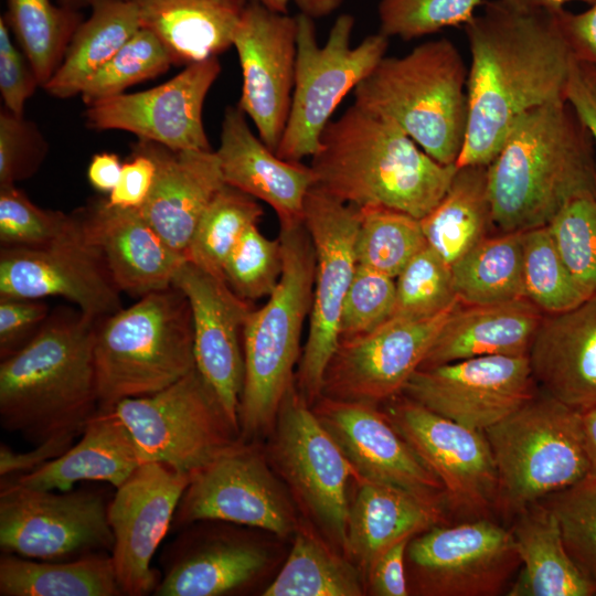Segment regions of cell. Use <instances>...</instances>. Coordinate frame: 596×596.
Listing matches in <instances>:
<instances>
[{
  "mask_svg": "<svg viewBox=\"0 0 596 596\" xmlns=\"http://www.w3.org/2000/svg\"><path fill=\"white\" fill-rule=\"evenodd\" d=\"M566 99L589 132L596 155V67L574 62Z\"/></svg>",
  "mask_w": 596,
  "mask_h": 596,
  "instance_id": "cell-59",
  "label": "cell"
},
{
  "mask_svg": "<svg viewBox=\"0 0 596 596\" xmlns=\"http://www.w3.org/2000/svg\"><path fill=\"white\" fill-rule=\"evenodd\" d=\"M190 480L191 475L167 465L143 462L116 488L107 518L114 534L110 556L124 595H153L161 574L151 562Z\"/></svg>",
  "mask_w": 596,
  "mask_h": 596,
  "instance_id": "cell-19",
  "label": "cell"
},
{
  "mask_svg": "<svg viewBox=\"0 0 596 596\" xmlns=\"http://www.w3.org/2000/svg\"><path fill=\"white\" fill-rule=\"evenodd\" d=\"M541 391L578 411L596 405V294L544 313L528 353Z\"/></svg>",
  "mask_w": 596,
  "mask_h": 596,
  "instance_id": "cell-28",
  "label": "cell"
},
{
  "mask_svg": "<svg viewBox=\"0 0 596 596\" xmlns=\"http://www.w3.org/2000/svg\"><path fill=\"white\" fill-rule=\"evenodd\" d=\"M494 227L501 233L544 226L575 196L596 194L592 138L567 99L520 116L487 166Z\"/></svg>",
  "mask_w": 596,
  "mask_h": 596,
  "instance_id": "cell-2",
  "label": "cell"
},
{
  "mask_svg": "<svg viewBox=\"0 0 596 596\" xmlns=\"http://www.w3.org/2000/svg\"><path fill=\"white\" fill-rule=\"evenodd\" d=\"M295 83L287 124L277 147L281 159L299 162L320 146L331 116L385 56L389 38L377 32L351 45L354 18L340 14L320 46L313 19L298 13Z\"/></svg>",
  "mask_w": 596,
  "mask_h": 596,
  "instance_id": "cell-9",
  "label": "cell"
},
{
  "mask_svg": "<svg viewBox=\"0 0 596 596\" xmlns=\"http://www.w3.org/2000/svg\"><path fill=\"white\" fill-rule=\"evenodd\" d=\"M74 444L72 438H53L32 450L15 451L4 443L0 444V478H15L34 471L44 464L60 457Z\"/></svg>",
  "mask_w": 596,
  "mask_h": 596,
  "instance_id": "cell-58",
  "label": "cell"
},
{
  "mask_svg": "<svg viewBox=\"0 0 596 596\" xmlns=\"http://www.w3.org/2000/svg\"><path fill=\"white\" fill-rule=\"evenodd\" d=\"M358 209V265L396 278L408 262L427 245L421 221L407 213L384 206Z\"/></svg>",
  "mask_w": 596,
  "mask_h": 596,
  "instance_id": "cell-42",
  "label": "cell"
},
{
  "mask_svg": "<svg viewBox=\"0 0 596 596\" xmlns=\"http://www.w3.org/2000/svg\"><path fill=\"white\" fill-rule=\"evenodd\" d=\"M349 502L345 556L366 576L373 562L396 542L444 524L443 507L394 486L355 478Z\"/></svg>",
  "mask_w": 596,
  "mask_h": 596,
  "instance_id": "cell-31",
  "label": "cell"
},
{
  "mask_svg": "<svg viewBox=\"0 0 596 596\" xmlns=\"http://www.w3.org/2000/svg\"><path fill=\"white\" fill-rule=\"evenodd\" d=\"M464 29L470 50L468 120L456 166H488L520 116L566 99L575 58L554 11L487 1Z\"/></svg>",
  "mask_w": 596,
  "mask_h": 596,
  "instance_id": "cell-1",
  "label": "cell"
},
{
  "mask_svg": "<svg viewBox=\"0 0 596 596\" xmlns=\"http://www.w3.org/2000/svg\"><path fill=\"white\" fill-rule=\"evenodd\" d=\"M485 435L498 473L496 511L507 517L589 476L581 411L543 392Z\"/></svg>",
  "mask_w": 596,
  "mask_h": 596,
  "instance_id": "cell-8",
  "label": "cell"
},
{
  "mask_svg": "<svg viewBox=\"0 0 596 596\" xmlns=\"http://www.w3.org/2000/svg\"><path fill=\"white\" fill-rule=\"evenodd\" d=\"M468 70L448 39L384 56L353 89L362 109L398 126L427 155L456 164L468 120Z\"/></svg>",
  "mask_w": 596,
  "mask_h": 596,
  "instance_id": "cell-6",
  "label": "cell"
},
{
  "mask_svg": "<svg viewBox=\"0 0 596 596\" xmlns=\"http://www.w3.org/2000/svg\"><path fill=\"white\" fill-rule=\"evenodd\" d=\"M266 450L299 508L345 556L348 482L355 471L296 387L286 394Z\"/></svg>",
  "mask_w": 596,
  "mask_h": 596,
  "instance_id": "cell-11",
  "label": "cell"
},
{
  "mask_svg": "<svg viewBox=\"0 0 596 596\" xmlns=\"http://www.w3.org/2000/svg\"><path fill=\"white\" fill-rule=\"evenodd\" d=\"M3 14L41 87L52 78L85 19L82 11L52 0H7Z\"/></svg>",
  "mask_w": 596,
  "mask_h": 596,
  "instance_id": "cell-40",
  "label": "cell"
},
{
  "mask_svg": "<svg viewBox=\"0 0 596 596\" xmlns=\"http://www.w3.org/2000/svg\"><path fill=\"white\" fill-rule=\"evenodd\" d=\"M156 175V164L146 152L131 147L130 159L123 163L120 178L108 194V204L124 209H140L147 200Z\"/></svg>",
  "mask_w": 596,
  "mask_h": 596,
  "instance_id": "cell-55",
  "label": "cell"
},
{
  "mask_svg": "<svg viewBox=\"0 0 596 596\" xmlns=\"http://www.w3.org/2000/svg\"><path fill=\"white\" fill-rule=\"evenodd\" d=\"M409 594L497 596L521 566L511 530L488 517L435 525L406 547Z\"/></svg>",
  "mask_w": 596,
  "mask_h": 596,
  "instance_id": "cell-14",
  "label": "cell"
},
{
  "mask_svg": "<svg viewBox=\"0 0 596 596\" xmlns=\"http://www.w3.org/2000/svg\"><path fill=\"white\" fill-rule=\"evenodd\" d=\"M215 151L225 184L268 204L280 226L304 222L309 190L316 184L310 166L281 159L251 130L238 106H227Z\"/></svg>",
  "mask_w": 596,
  "mask_h": 596,
  "instance_id": "cell-27",
  "label": "cell"
},
{
  "mask_svg": "<svg viewBox=\"0 0 596 596\" xmlns=\"http://www.w3.org/2000/svg\"><path fill=\"white\" fill-rule=\"evenodd\" d=\"M304 224L315 248L316 275L296 387L311 406L321 397L326 369L340 342L342 306L358 267L359 209L315 184L306 196Z\"/></svg>",
  "mask_w": 596,
  "mask_h": 596,
  "instance_id": "cell-12",
  "label": "cell"
},
{
  "mask_svg": "<svg viewBox=\"0 0 596 596\" xmlns=\"http://www.w3.org/2000/svg\"><path fill=\"white\" fill-rule=\"evenodd\" d=\"M96 322L77 308H56L23 349L1 360L3 429L33 446L82 435L98 412L93 359Z\"/></svg>",
  "mask_w": 596,
  "mask_h": 596,
  "instance_id": "cell-4",
  "label": "cell"
},
{
  "mask_svg": "<svg viewBox=\"0 0 596 596\" xmlns=\"http://www.w3.org/2000/svg\"><path fill=\"white\" fill-rule=\"evenodd\" d=\"M412 538L403 539L385 550L366 573L369 587L376 596L409 595L406 575V547Z\"/></svg>",
  "mask_w": 596,
  "mask_h": 596,
  "instance_id": "cell-56",
  "label": "cell"
},
{
  "mask_svg": "<svg viewBox=\"0 0 596 596\" xmlns=\"http://www.w3.org/2000/svg\"><path fill=\"white\" fill-rule=\"evenodd\" d=\"M232 46L242 71L237 106L252 119L263 142L276 152L294 91L297 19L248 1Z\"/></svg>",
  "mask_w": 596,
  "mask_h": 596,
  "instance_id": "cell-22",
  "label": "cell"
},
{
  "mask_svg": "<svg viewBox=\"0 0 596 596\" xmlns=\"http://www.w3.org/2000/svg\"><path fill=\"white\" fill-rule=\"evenodd\" d=\"M140 26L169 50L173 65L219 56L233 45L248 0H131Z\"/></svg>",
  "mask_w": 596,
  "mask_h": 596,
  "instance_id": "cell-32",
  "label": "cell"
},
{
  "mask_svg": "<svg viewBox=\"0 0 596 596\" xmlns=\"http://www.w3.org/2000/svg\"><path fill=\"white\" fill-rule=\"evenodd\" d=\"M525 298L543 313L572 309L590 296L563 262L546 225L523 232Z\"/></svg>",
  "mask_w": 596,
  "mask_h": 596,
  "instance_id": "cell-43",
  "label": "cell"
},
{
  "mask_svg": "<svg viewBox=\"0 0 596 596\" xmlns=\"http://www.w3.org/2000/svg\"><path fill=\"white\" fill-rule=\"evenodd\" d=\"M1 596H120L110 553L40 561L3 553Z\"/></svg>",
  "mask_w": 596,
  "mask_h": 596,
  "instance_id": "cell-37",
  "label": "cell"
},
{
  "mask_svg": "<svg viewBox=\"0 0 596 596\" xmlns=\"http://www.w3.org/2000/svg\"><path fill=\"white\" fill-rule=\"evenodd\" d=\"M457 302L451 265L426 245L395 278L392 317L428 318Z\"/></svg>",
  "mask_w": 596,
  "mask_h": 596,
  "instance_id": "cell-45",
  "label": "cell"
},
{
  "mask_svg": "<svg viewBox=\"0 0 596 596\" xmlns=\"http://www.w3.org/2000/svg\"><path fill=\"white\" fill-rule=\"evenodd\" d=\"M462 305H491L525 298L523 232L487 236L451 265Z\"/></svg>",
  "mask_w": 596,
  "mask_h": 596,
  "instance_id": "cell-39",
  "label": "cell"
},
{
  "mask_svg": "<svg viewBox=\"0 0 596 596\" xmlns=\"http://www.w3.org/2000/svg\"><path fill=\"white\" fill-rule=\"evenodd\" d=\"M56 1L57 3L64 7L82 11L83 9H86V8L91 9L95 4L103 1H107V0H56Z\"/></svg>",
  "mask_w": 596,
  "mask_h": 596,
  "instance_id": "cell-64",
  "label": "cell"
},
{
  "mask_svg": "<svg viewBox=\"0 0 596 596\" xmlns=\"http://www.w3.org/2000/svg\"><path fill=\"white\" fill-rule=\"evenodd\" d=\"M40 86L23 51L14 42L11 30L0 17V94L4 108L23 115L28 99Z\"/></svg>",
  "mask_w": 596,
  "mask_h": 596,
  "instance_id": "cell-53",
  "label": "cell"
},
{
  "mask_svg": "<svg viewBox=\"0 0 596 596\" xmlns=\"http://www.w3.org/2000/svg\"><path fill=\"white\" fill-rule=\"evenodd\" d=\"M316 185L356 207L384 206L418 220L445 195L456 164L427 155L392 121L353 104L320 136Z\"/></svg>",
  "mask_w": 596,
  "mask_h": 596,
  "instance_id": "cell-3",
  "label": "cell"
},
{
  "mask_svg": "<svg viewBox=\"0 0 596 596\" xmlns=\"http://www.w3.org/2000/svg\"><path fill=\"white\" fill-rule=\"evenodd\" d=\"M129 430L141 462L194 473L242 440L241 432L196 366L168 387L111 409Z\"/></svg>",
  "mask_w": 596,
  "mask_h": 596,
  "instance_id": "cell-10",
  "label": "cell"
},
{
  "mask_svg": "<svg viewBox=\"0 0 596 596\" xmlns=\"http://www.w3.org/2000/svg\"><path fill=\"white\" fill-rule=\"evenodd\" d=\"M510 528L521 572L509 596H593L596 583L570 556L555 513L543 501L513 517Z\"/></svg>",
  "mask_w": 596,
  "mask_h": 596,
  "instance_id": "cell-34",
  "label": "cell"
},
{
  "mask_svg": "<svg viewBox=\"0 0 596 596\" xmlns=\"http://www.w3.org/2000/svg\"><path fill=\"white\" fill-rule=\"evenodd\" d=\"M79 231L76 214L34 204L17 185L0 188L1 246L39 247Z\"/></svg>",
  "mask_w": 596,
  "mask_h": 596,
  "instance_id": "cell-47",
  "label": "cell"
},
{
  "mask_svg": "<svg viewBox=\"0 0 596 596\" xmlns=\"http://www.w3.org/2000/svg\"><path fill=\"white\" fill-rule=\"evenodd\" d=\"M0 549L40 561L110 553L108 503L99 491L42 490L0 478Z\"/></svg>",
  "mask_w": 596,
  "mask_h": 596,
  "instance_id": "cell-13",
  "label": "cell"
},
{
  "mask_svg": "<svg viewBox=\"0 0 596 596\" xmlns=\"http://www.w3.org/2000/svg\"><path fill=\"white\" fill-rule=\"evenodd\" d=\"M47 153L49 142L34 121L1 108L0 188L34 175Z\"/></svg>",
  "mask_w": 596,
  "mask_h": 596,
  "instance_id": "cell-52",
  "label": "cell"
},
{
  "mask_svg": "<svg viewBox=\"0 0 596 596\" xmlns=\"http://www.w3.org/2000/svg\"><path fill=\"white\" fill-rule=\"evenodd\" d=\"M171 65L173 60L166 45L152 32L140 28L86 83L79 96L91 106L156 78Z\"/></svg>",
  "mask_w": 596,
  "mask_h": 596,
  "instance_id": "cell-44",
  "label": "cell"
},
{
  "mask_svg": "<svg viewBox=\"0 0 596 596\" xmlns=\"http://www.w3.org/2000/svg\"><path fill=\"white\" fill-rule=\"evenodd\" d=\"M255 1L263 7L278 13H287L290 2H294L300 13L310 18H322L331 14L340 8L343 0H248Z\"/></svg>",
  "mask_w": 596,
  "mask_h": 596,
  "instance_id": "cell-61",
  "label": "cell"
},
{
  "mask_svg": "<svg viewBox=\"0 0 596 596\" xmlns=\"http://www.w3.org/2000/svg\"><path fill=\"white\" fill-rule=\"evenodd\" d=\"M172 286L187 297L193 323L195 366L212 386L231 419L238 425L244 382L243 329L252 311L226 281L184 260Z\"/></svg>",
  "mask_w": 596,
  "mask_h": 596,
  "instance_id": "cell-24",
  "label": "cell"
},
{
  "mask_svg": "<svg viewBox=\"0 0 596 596\" xmlns=\"http://www.w3.org/2000/svg\"><path fill=\"white\" fill-rule=\"evenodd\" d=\"M554 14L575 61L596 67V1L577 13L563 8Z\"/></svg>",
  "mask_w": 596,
  "mask_h": 596,
  "instance_id": "cell-57",
  "label": "cell"
},
{
  "mask_svg": "<svg viewBox=\"0 0 596 596\" xmlns=\"http://www.w3.org/2000/svg\"><path fill=\"white\" fill-rule=\"evenodd\" d=\"M264 212L256 199L224 184L202 213L190 240L185 260L202 270L224 279V263L252 225Z\"/></svg>",
  "mask_w": 596,
  "mask_h": 596,
  "instance_id": "cell-41",
  "label": "cell"
},
{
  "mask_svg": "<svg viewBox=\"0 0 596 596\" xmlns=\"http://www.w3.org/2000/svg\"><path fill=\"white\" fill-rule=\"evenodd\" d=\"M120 294L81 224L76 234L44 246H0V297L57 296L99 320L123 308Z\"/></svg>",
  "mask_w": 596,
  "mask_h": 596,
  "instance_id": "cell-21",
  "label": "cell"
},
{
  "mask_svg": "<svg viewBox=\"0 0 596 596\" xmlns=\"http://www.w3.org/2000/svg\"><path fill=\"white\" fill-rule=\"evenodd\" d=\"M82 233L104 260L120 292L142 297L172 286L184 257L173 251L138 209L95 198L74 211Z\"/></svg>",
  "mask_w": 596,
  "mask_h": 596,
  "instance_id": "cell-25",
  "label": "cell"
},
{
  "mask_svg": "<svg viewBox=\"0 0 596 596\" xmlns=\"http://www.w3.org/2000/svg\"><path fill=\"white\" fill-rule=\"evenodd\" d=\"M394 306L395 278L358 265L342 306L340 340L375 330L393 316Z\"/></svg>",
  "mask_w": 596,
  "mask_h": 596,
  "instance_id": "cell-51",
  "label": "cell"
},
{
  "mask_svg": "<svg viewBox=\"0 0 596 596\" xmlns=\"http://www.w3.org/2000/svg\"><path fill=\"white\" fill-rule=\"evenodd\" d=\"M220 73L219 56L189 64L156 87L86 106V126L127 131L172 150H212L202 113Z\"/></svg>",
  "mask_w": 596,
  "mask_h": 596,
  "instance_id": "cell-20",
  "label": "cell"
},
{
  "mask_svg": "<svg viewBox=\"0 0 596 596\" xmlns=\"http://www.w3.org/2000/svg\"><path fill=\"white\" fill-rule=\"evenodd\" d=\"M132 146L150 156L156 164L151 191L138 210L185 259L202 213L225 184L217 155L213 150H172L142 139Z\"/></svg>",
  "mask_w": 596,
  "mask_h": 596,
  "instance_id": "cell-26",
  "label": "cell"
},
{
  "mask_svg": "<svg viewBox=\"0 0 596 596\" xmlns=\"http://www.w3.org/2000/svg\"><path fill=\"white\" fill-rule=\"evenodd\" d=\"M283 273L279 237L270 240L257 227L249 226L228 254L223 276L231 289L249 302L268 297Z\"/></svg>",
  "mask_w": 596,
  "mask_h": 596,
  "instance_id": "cell-48",
  "label": "cell"
},
{
  "mask_svg": "<svg viewBox=\"0 0 596 596\" xmlns=\"http://www.w3.org/2000/svg\"><path fill=\"white\" fill-rule=\"evenodd\" d=\"M50 315L42 299L0 297V360L23 349Z\"/></svg>",
  "mask_w": 596,
  "mask_h": 596,
  "instance_id": "cell-54",
  "label": "cell"
},
{
  "mask_svg": "<svg viewBox=\"0 0 596 596\" xmlns=\"http://www.w3.org/2000/svg\"><path fill=\"white\" fill-rule=\"evenodd\" d=\"M555 246L577 284L596 294V194L573 198L546 225Z\"/></svg>",
  "mask_w": 596,
  "mask_h": 596,
  "instance_id": "cell-46",
  "label": "cell"
},
{
  "mask_svg": "<svg viewBox=\"0 0 596 596\" xmlns=\"http://www.w3.org/2000/svg\"><path fill=\"white\" fill-rule=\"evenodd\" d=\"M543 312L522 298L454 309L421 368L483 355H528Z\"/></svg>",
  "mask_w": 596,
  "mask_h": 596,
  "instance_id": "cell-30",
  "label": "cell"
},
{
  "mask_svg": "<svg viewBox=\"0 0 596 596\" xmlns=\"http://www.w3.org/2000/svg\"><path fill=\"white\" fill-rule=\"evenodd\" d=\"M459 304L423 319L392 317L366 334L340 340L321 396L377 405L400 395Z\"/></svg>",
  "mask_w": 596,
  "mask_h": 596,
  "instance_id": "cell-18",
  "label": "cell"
},
{
  "mask_svg": "<svg viewBox=\"0 0 596 596\" xmlns=\"http://www.w3.org/2000/svg\"><path fill=\"white\" fill-rule=\"evenodd\" d=\"M510 8L522 11H557L563 9L568 2L579 1L587 4L594 3L596 0H501Z\"/></svg>",
  "mask_w": 596,
  "mask_h": 596,
  "instance_id": "cell-63",
  "label": "cell"
},
{
  "mask_svg": "<svg viewBox=\"0 0 596 596\" xmlns=\"http://www.w3.org/2000/svg\"><path fill=\"white\" fill-rule=\"evenodd\" d=\"M278 236L279 283L260 308L252 309L243 329L238 424L244 441L272 432L283 400L296 383L302 328L311 309L316 275L311 237L304 222L280 226Z\"/></svg>",
  "mask_w": 596,
  "mask_h": 596,
  "instance_id": "cell-5",
  "label": "cell"
},
{
  "mask_svg": "<svg viewBox=\"0 0 596 596\" xmlns=\"http://www.w3.org/2000/svg\"><path fill=\"white\" fill-rule=\"evenodd\" d=\"M402 395L485 432L538 394L528 355H483L419 368Z\"/></svg>",
  "mask_w": 596,
  "mask_h": 596,
  "instance_id": "cell-17",
  "label": "cell"
},
{
  "mask_svg": "<svg viewBox=\"0 0 596 596\" xmlns=\"http://www.w3.org/2000/svg\"><path fill=\"white\" fill-rule=\"evenodd\" d=\"M487 0H381L379 32L409 41L449 26H465Z\"/></svg>",
  "mask_w": 596,
  "mask_h": 596,
  "instance_id": "cell-49",
  "label": "cell"
},
{
  "mask_svg": "<svg viewBox=\"0 0 596 596\" xmlns=\"http://www.w3.org/2000/svg\"><path fill=\"white\" fill-rule=\"evenodd\" d=\"M383 411L398 434L443 485L446 504L489 518L498 473L485 432L448 419L400 394Z\"/></svg>",
  "mask_w": 596,
  "mask_h": 596,
  "instance_id": "cell-16",
  "label": "cell"
},
{
  "mask_svg": "<svg viewBox=\"0 0 596 596\" xmlns=\"http://www.w3.org/2000/svg\"><path fill=\"white\" fill-rule=\"evenodd\" d=\"M427 246L453 265L494 226L487 166L457 167L438 204L421 220Z\"/></svg>",
  "mask_w": 596,
  "mask_h": 596,
  "instance_id": "cell-36",
  "label": "cell"
},
{
  "mask_svg": "<svg viewBox=\"0 0 596 596\" xmlns=\"http://www.w3.org/2000/svg\"><path fill=\"white\" fill-rule=\"evenodd\" d=\"M311 409L352 466L355 478L401 488L435 505L446 503L438 478L376 405L321 396Z\"/></svg>",
  "mask_w": 596,
  "mask_h": 596,
  "instance_id": "cell-23",
  "label": "cell"
},
{
  "mask_svg": "<svg viewBox=\"0 0 596 596\" xmlns=\"http://www.w3.org/2000/svg\"><path fill=\"white\" fill-rule=\"evenodd\" d=\"M292 549L264 596H361L362 574L321 534L299 523Z\"/></svg>",
  "mask_w": 596,
  "mask_h": 596,
  "instance_id": "cell-38",
  "label": "cell"
},
{
  "mask_svg": "<svg viewBox=\"0 0 596 596\" xmlns=\"http://www.w3.org/2000/svg\"><path fill=\"white\" fill-rule=\"evenodd\" d=\"M141 464L124 423L111 411H98L85 426L81 439L64 454L12 479L42 490L67 491L79 481H100L118 488Z\"/></svg>",
  "mask_w": 596,
  "mask_h": 596,
  "instance_id": "cell-33",
  "label": "cell"
},
{
  "mask_svg": "<svg viewBox=\"0 0 596 596\" xmlns=\"http://www.w3.org/2000/svg\"><path fill=\"white\" fill-rule=\"evenodd\" d=\"M182 532L162 553L155 596H221L260 574L268 562L263 546L231 532Z\"/></svg>",
  "mask_w": 596,
  "mask_h": 596,
  "instance_id": "cell-29",
  "label": "cell"
},
{
  "mask_svg": "<svg viewBox=\"0 0 596 596\" xmlns=\"http://www.w3.org/2000/svg\"><path fill=\"white\" fill-rule=\"evenodd\" d=\"M541 501L555 513L570 556L596 583V477L587 476Z\"/></svg>",
  "mask_w": 596,
  "mask_h": 596,
  "instance_id": "cell-50",
  "label": "cell"
},
{
  "mask_svg": "<svg viewBox=\"0 0 596 596\" xmlns=\"http://www.w3.org/2000/svg\"><path fill=\"white\" fill-rule=\"evenodd\" d=\"M140 28L131 0H107L95 4L78 25L62 63L43 88L61 99L79 95L86 83Z\"/></svg>",
  "mask_w": 596,
  "mask_h": 596,
  "instance_id": "cell-35",
  "label": "cell"
},
{
  "mask_svg": "<svg viewBox=\"0 0 596 596\" xmlns=\"http://www.w3.org/2000/svg\"><path fill=\"white\" fill-rule=\"evenodd\" d=\"M93 359L98 411L147 396L195 368L192 313L174 286L149 292L97 320Z\"/></svg>",
  "mask_w": 596,
  "mask_h": 596,
  "instance_id": "cell-7",
  "label": "cell"
},
{
  "mask_svg": "<svg viewBox=\"0 0 596 596\" xmlns=\"http://www.w3.org/2000/svg\"><path fill=\"white\" fill-rule=\"evenodd\" d=\"M199 521L246 525L278 536L295 533L299 525L294 504L269 469L266 453L244 440L191 475L171 531Z\"/></svg>",
  "mask_w": 596,
  "mask_h": 596,
  "instance_id": "cell-15",
  "label": "cell"
},
{
  "mask_svg": "<svg viewBox=\"0 0 596 596\" xmlns=\"http://www.w3.org/2000/svg\"><path fill=\"white\" fill-rule=\"evenodd\" d=\"M586 449L589 458V476L596 477V405L581 411Z\"/></svg>",
  "mask_w": 596,
  "mask_h": 596,
  "instance_id": "cell-62",
  "label": "cell"
},
{
  "mask_svg": "<svg viewBox=\"0 0 596 596\" xmlns=\"http://www.w3.org/2000/svg\"><path fill=\"white\" fill-rule=\"evenodd\" d=\"M121 169L123 162L116 153H96L87 168L88 182L96 191L109 194L119 181Z\"/></svg>",
  "mask_w": 596,
  "mask_h": 596,
  "instance_id": "cell-60",
  "label": "cell"
}]
</instances>
